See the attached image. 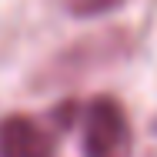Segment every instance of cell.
Instances as JSON below:
<instances>
[{"instance_id": "cell-1", "label": "cell", "mask_w": 157, "mask_h": 157, "mask_svg": "<svg viewBox=\"0 0 157 157\" xmlns=\"http://www.w3.org/2000/svg\"><path fill=\"white\" fill-rule=\"evenodd\" d=\"M50 124L77 130L84 157H130V121L114 97H94L87 104H63Z\"/></svg>"}, {"instance_id": "cell-2", "label": "cell", "mask_w": 157, "mask_h": 157, "mask_svg": "<svg viewBox=\"0 0 157 157\" xmlns=\"http://www.w3.org/2000/svg\"><path fill=\"white\" fill-rule=\"evenodd\" d=\"M0 157H54V124L27 114L0 121Z\"/></svg>"}, {"instance_id": "cell-3", "label": "cell", "mask_w": 157, "mask_h": 157, "mask_svg": "<svg viewBox=\"0 0 157 157\" xmlns=\"http://www.w3.org/2000/svg\"><path fill=\"white\" fill-rule=\"evenodd\" d=\"M60 3L77 17H97V13H107L114 7H121L124 0H60Z\"/></svg>"}]
</instances>
